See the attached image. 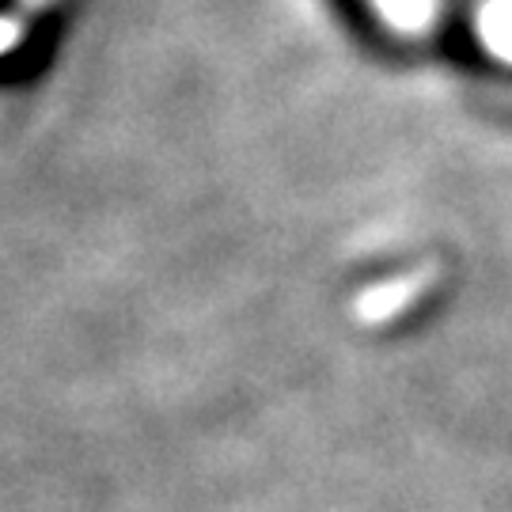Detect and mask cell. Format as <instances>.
Masks as SVG:
<instances>
[{"label": "cell", "mask_w": 512, "mask_h": 512, "mask_svg": "<svg viewBox=\"0 0 512 512\" xmlns=\"http://www.w3.org/2000/svg\"><path fill=\"white\" fill-rule=\"evenodd\" d=\"M444 281V266L440 262H421L414 270H403L395 277H384L376 285H365L349 304V319L357 327L380 330L395 319H403L406 311H414L425 296Z\"/></svg>", "instance_id": "6da1fadb"}, {"label": "cell", "mask_w": 512, "mask_h": 512, "mask_svg": "<svg viewBox=\"0 0 512 512\" xmlns=\"http://www.w3.org/2000/svg\"><path fill=\"white\" fill-rule=\"evenodd\" d=\"M19 38H23V19L0 16V57L8 54V50H16Z\"/></svg>", "instance_id": "277c9868"}, {"label": "cell", "mask_w": 512, "mask_h": 512, "mask_svg": "<svg viewBox=\"0 0 512 512\" xmlns=\"http://www.w3.org/2000/svg\"><path fill=\"white\" fill-rule=\"evenodd\" d=\"M50 4H54V0H19V12H23V16H38V12L50 8Z\"/></svg>", "instance_id": "5b68a950"}, {"label": "cell", "mask_w": 512, "mask_h": 512, "mask_svg": "<svg viewBox=\"0 0 512 512\" xmlns=\"http://www.w3.org/2000/svg\"><path fill=\"white\" fill-rule=\"evenodd\" d=\"M478 35L486 50L512 65V0H486L478 12Z\"/></svg>", "instance_id": "3957f363"}, {"label": "cell", "mask_w": 512, "mask_h": 512, "mask_svg": "<svg viewBox=\"0 0 512 512\" xmlns=\"http://www.w3.org/2000/svg\"><path fill=\"white\" fill-rule=\"evenodd\" d=\"M372 8L391 31H399L406 38L425 35L437 19V0H372Z\"/></svg>", "instance_id": "7a4b0ae2"}]
</instances>
